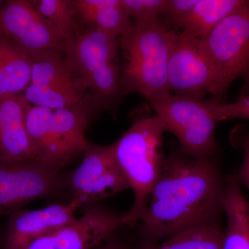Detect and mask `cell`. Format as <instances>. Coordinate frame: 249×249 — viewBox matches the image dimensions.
Segmentation results:
<instances>
[{"label": "cell", "instance_id": "cell-1", "mask_svg": "<svg viewBox=\"0 0 249 249\" xmlns=\"http://www.w3.org/2000/svg\"><path fill=\"white\" fill-rule=\"evenodd\" d=\"M226 181L214 157L193 158L179 150L165 158L141 219L150 240L168 238L224 213Z\"/></svg>", "mask_w": 249, "mask_h": 249}, {"label": "cell", "instance_id": "cell-2", "mask_svg": "<svg viewBox=\"0 0 249 249\" xmlns=\"http://www.w3.org/2000/svg\"><path fill=\"white\" fill-rule=\"evenodd\" d=\"M63 58L87 104L111 109L124 96L119 37L96 29L80 30L65 42Z\"/></svg>", "mask_w": 249, "mask_h": 249}, {"label": "cell", "instance_id": "cell-3", "mask_svg": "<svg viewBox=\"0 0 249 249\" xmlns=\"http://www.w3.org/2000/svg\"><path fill=\"white\" fill-rule=\"evenodd\" d=\"M178 31L160 18L132 22L119 37L124 95L142 94L151 104L171 93L168 85V62Z\"/></svg>", "mask_w": 249, "mask_h": 249}, {"label": "cell", "instance_id": "cell-4", "mask_svg": "<svg viewBox=\"0 0 249 249\" xmlns=\"http://www.w3.org/2000/svg\"><path fill=\"white\" fill-rule=\"evenodd\" d=\"M165 129L157 114L142 116L114 143L113 153L134 193V203L124 214L126 225L138 222L161 173L166 157L163 150Z\"/></svg>", "mask_w": 249, "mask_h": 249}, {"label": "cell", "instance_id": "cell-5", "mask_svg": "<svg viewBox=\"0 0 249 249\" xmlns=\"http://www.w3.org/2000/svg\"><path fill=\"white\" fill-rule=\"evenodd\" d=\"M89 121L88 108L52 109L31 105L25 119L33 161L60 170L85 151Z\"/></svg>", "mask_w": 249, "mask_h": 249}, {"label": "cell", "instance_id": "cell-6", "mask_svg": "<svg viewBox=\"0 0 249 249\" xmlns=\"http://www.w3.org/2000/svg\"><path fill=\"white\" fill-rule=\"evenodd\" d=\"M165 132L173 134L183 155L193 158H212L217 151L215 129L219 121L213 98L198 99L169 93L151 104Z\"/></svg>", "mask_w": 249, "mask_h": 249}, {"label": "cell", "instance_id": "cell-7", "mask_svg": "<svg viewBox=\"0 0 249 249\" xmlns=\"http://www.w3.org/2000/svg\"><path fill=\"white\" fill-rule=\"evenodd\" d=\"M217 71L213 98L222 101L235 80L243 81L240 97L249 93V0L219 23L204 39Z\"/></svg>", "mask_w": 249, "mask_h": 249}, {"label": "cell", "instance_id": "cell-8", "mask_svg": "<svg viewBox=\"0 0 249 249\" xmlns=\"http://www.w3.org/2000/svg\"><path fill=\"white\" fill-rule=\"evenodd\" d=\"M0 35L31 61L52 52L63 53L65 40L32 1L8 0L0 10Z\"/></svg>", "mask_w": 249, "mask_h": 249}, {"label": "cell", "instance_id": "cell-9", "mask_svg": "<svg viewBox=\"0 0 249 249\" xmlns=\"http://www.w3.org/2000/svg\"><path fill=\"white\" fill-rule=\"evenodd\" d=\"M168 85L173 94L203 99L214 96L217 71L204 40L178 31L168 62Z\"/></svg>", "mask_w": 249, "mask_h": 249}, {"label": "cell", "instance_id": "cell-10", "mask_svg": "<svg viewBox=\"0 0 249 249\" xmlns=\"http://www.w3.org/2000/svg\"><path fill=\"white\" fill-rule=\"evenodd\" d=\"M79 166L70 175L67 186L71 199L80 206L111 197L129 189L112 147L89 143Z\"/></svg>", "mask_w": 249, "mask_h": 249}, {"label": "cell", "instance_id": "cell-11", "mask_svg": "<svg viewBox=\"0 0 249 249\" xmlns=\"http://www.w3.org/2000/svg\"><path fill=\"white\" fill-rule=\"evenodd\" d=\"M31 62L30 85L23 93L28 102L52 109L85 107V101L77 91L62 52H49Z\"/></svg>", "mask_w": 249, "mask_h": 249}, {"label": "cell", "instance_id": "cell-12", "mask_svg": "<svg viewBox=\"0 0 249 249\" xmlns=\"http://www.w3.org/2000/svg\"><path fill=\"white\" fill-rule=\"evenodd\" d=\"M65 183L60 170L36 162L0 163V217L22 205L55 194Z\"/></svg>", "mask_w": 249, "mask_h": 249}, {"label": "cell", "instance_id": "cell-13", "mask_svg": "<svg viewBox=\"0 0 249 249\" xmlns=\"http://www.w3.org/2000/svg\"><path fill=\"white\" fill-rule=\"evenodd\" d=\"M126 225L124 214L101 209H87L74 222L31 241L18 249H94Z\"/></svg>", "mask_w": 249, "mask_h": 249}, {"label": "cell", "instance_id": "cell-14", "mask_svg": "<svg viewBox=\"0 0 249 249\" xmlns=\"http://www.w3.org/2000/svg\"><path fill=\"white\" fill-rule=\"evenodd\" d=\"M81 207L71 199L67 204L50 205L43 209L16 213L10 219L4 249H18L31 241L68 225L76 219Z\"/></svg>", "mask_w": 249, "mask_h": 249}, {"label": "cell", "instance_id": "cell-15", "mask_svg": "<svg viewBox=\"0 0 249 249\" xmlns=\"http://www.w3.org/2000/svg\"><path fill=\"white\" fill-rule=\"evenodd\" d=\"M31 106L23 93L0 101V163L33 161L25 125Z\"/></svg>", "mask_w": 249, "mask_h": 249}, {"label": "cell", "instance_id": "cell-16", "mask_svg": "<svg viewBox=\"0 0 249 249\" xmlns=\"http://www.w3.org/2000/svg\"><path fill=\"white\" fill-rule=\"evenodd\" d=\"M236 175L226 181L223 211L227 217L222 249H249V202Z\"/></svg>", "mask_w": 249, "mask_h": 249}, {"label": "cell", "instance_id": "cell-17", "mask_svg": "<svg viewBox=\"0 0 249 249\" xmlns=\"http://www.w3.org/2000/svg\"><path fill=\"white\" fill-rule=\"evenodd\" d=\"M73 4L78 20L88 29L119 37L132 27L122 0H76Z\"/></svg>", "mask_w": 249, "mask_h": 249}, {"label": "cell", "instance_id": "cell-18", "mask_svg": "<svg viewBox=\"0 0 249 249\" xmlns=\"http://www.w3.org/2000/svg\"><path fill=\"white\" fill-rule=\"evenodd\" d=\"M246 0H199L177 27L179 32L204 40L214 28Z\"/></svg>", "mask_w": 249, "mask_h": 249}, {"label": "cell", "instance_id": "cell-19", "mask_svg": "<svg viewBox=\"0 0 249 249\" xmlns=\"http://www.w3.org/2000/svg\"><path fill=\"white\" fill-rule=\"evenodd\" d=\"M31 75V60L0 35V101L24 93Z\"/></svg>", "mask_w": 249, "mask_h": 249}, {"label": "cell", "instance_id": "cell-20", "mask_svg": "<svg viewBox=\"0 0 249 249\" xmlns=\"http://www.w3.org/2000/svg\"><path fill=\"white\" fill-rule=\"evenodd\" d=\"M220 222L201 224L168 237L160 245L148 244L142 249H222Z\"/></svg>", "mask_w": 249, "mask_h": 249}, {"label": "cell", "instance_id": "cell-21", "mask_svg": "<svg viewBox=\"0 0 249 249\" xmlns=\"http://www.w3.org/2000/svg\"><path fill=\"white\" fill-rule=\"evenodd\" d=\"M36 9L55 27L66 41L79 32L73 1L68 0H36L32 1Z\"/></svg>", "mask_w": 249, "mask_h": 249}, {"label": "cell", "instance_id": "cell-22", "mask_svg": "<svg viewBox=\"0 0 249 249\" xmlns=\"http://www.w3.org/2000/svg\"><path fill=\"white\" fill-rule=\"evenodd\" d=\"M166 0H122L123 5L134 22H145L160 18Z\"/></svg>", "mask_w": 249, "mask_h": 249}, {"label": "cell", "instance_id": "cell-23", "mask_svg": "<svg viewBox=\"0 0 249 249\" xmlns=\"http://www.w3.org/2000/svg\"><path fill=\"white\" fill-rule=\"evenodd\" d=\"M213 109L219 122L232 119L249 120V93L229 103H222L214 98Z\"/></svg>", "mask_w": 249, "mask_h": 249}, {"label": "cell", "instance_id": "cell-24", "mask_svg": "<svg viewBox=\"0 0 249 249\" xmlns=\"http://www.w3.org/2000/svg\"><path fill=\"white\" fill-rule=\"evenodd\" d=\"M230 138L232 145L243 151V163L236 176L241 185H244L249 192V130L245 126H237L232 130Z\"/></svg>", "mask_w": 249, "mask_h": 249}, {"label": "cell", "instance_id": "cell-25", "mask_svg": "<svg viewBox=\"0 0 249 249\" xmlns=\"http://www.w3.org/2000/svg\"><path fill=\"white\" fill-rule=\"evenodd\" d=\"M199 0H166L161 16L168 27H178V23L184 18Z\"/></svg>", "mask_w": 249, "mask_h": 249}, {"label": "cell", "instance_id": "cell-26", "mask_svg": "<svg viewBox=\"0 0 249 249\" xmlns=\"http://www.w3.org/2000/svg\"><path fill=\"white\" fill-rule=\"evenodd\" d=\"M107 241L94 249H124L121 246L116 243L115 242H110V241L107 242Z\"/></svg>", "mask_w": 249, "mask_h": 249}, {"label": "cell", "instance_id": "cell-27", "mask_svg": "<svg viewBox=\"0 0 249 249\" xmlns=\"http://www.w3.org/2000/svg\"><path fill=\"white\" fill-rule=\"evenodd\" d=\"M4 1H1V0H0V10L1 9V6H2L3 4H4Z\"/></svg>", "mask_w": 249, "mask_h": 249}]
</instances>
